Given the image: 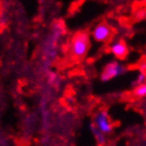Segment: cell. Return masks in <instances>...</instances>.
I'll list each match as a JSON object with an SVG mask.
<instances>
[{
	"instance_id": "cell-1",
	"label": "cell",
	"mask_w": 146,
	"mask_h": 146,
	"mask_svg": "<svg viewBox=\"0 0 146 146\" xmlns=\"http://www.w3.org/2000/svg\"><path fill=\"white\" fill-rule=\"evenodd\" d=\"M90 47L89 35L87 32H78L73 36L71 41V52L76 58H83L88 53Z\"/></svg>"
},
{
	"instance_id": "cell-4",
	"label": "cell",
	"mask_w": 146,
	"mask_h": 146,
	"mask_svg": "<svg viewBox=\"0 0 146 146\" xmlns=\"http://www.w3.org/2000/svg\"><path fill=\"white\" fill-rule=\"evenodd\" d=\"M92 38L96 42H99V43H104L109 41L111 36V29L108 24H98L96 27L92 30Z\"/></svg>"
},
{
	"instance_id": "cell-7",
	"label": "cell",
	"mask_w": 146,
	"mask_h": 146,
	"mask_svg": "<svg viewBox=\"0 0 146 146\" xmlns=\"http://www.w3.org/2000/svg\"><path fill=\"white\" fill-rule=\"evenodd\" d=\"M134 93H135V96L139 97V98L146 97V83H144V84H140V86H136Z\"/></svg>"
},
{
	"instance_id": "cell-6",
	"label": "cell",
	"mask_w": 146,
	"mask_h": 146,
	"mask_svg": "<svg viewBox=\"0 0 146 146\" xmlns=\"http://www.w3.org/2000/svg\"><path fill=\"white\" fill-rule=\"evenodd\" d=\"M92 133L94 135V139H96L98 145H104L105 142H107V135L102 134L100 131H98L96 127H93V126H92Z\"/></svg>"
},
{
	"instance_id": "cell-3",
	"label": "cell",
	"mask_w": 146,
	"mask_h": 146,
	"mask_svg": "<svg viewBox=\"0 0 146 146\" xmlns=\"http://www.w3.org/2000/svg\"><path fill=\"white\" fill-rule=\"evenodd\" d=\"M93 127H96L98 131H100L102 134L108 135L110 134L113 129H114V124H113L110 116L105 110H99L97 111V114L93 118Z\"/></svg>"
},
{
	"instance_id": "cell-5",
	"label": "cell",
	"mask_w": 146,
	"mask_h": 146,
	"mask_svg": "<svg viewBox=\"0 0 146 146\" xmlns=\"http://www.w3.org/2000/svg\"><path fill=\"white\" fill-rule=\"evenodd\" d=\"M109 50H110V53L115 57L116 61L124 60V58L127 56V53H129L127 45L123 41V40H115V41H113L110 43V47H109Z\"/></svg>"
},
{
	"instance_id": "cell-8",
	"label": "cell",
	"mask_w": 146,
	"mask_h": 146,
	"mask_svg": "<svg viewBox=\"0 0 146 146\" xmlns=\"http://www.w3.org/2000/svg\"><path fill=\"white\" fill-rule=\"evenodd\" d=\"M144 83H146V73L141 71V72L137 74V77L135 78V84H136V86H140V84H144Z\"/></svg>"
},
{
	"instance_id": "cell-2",
	"label": "cell",
	"mask_w": 146,
	"mask_h": 146,
	"mask_svg": "<svg viewBox=\"0 0 146 146\" xmlns=\"http://www.w3.org/2000/svg\"><path fill=\"white\" fill-rule=\"evenodd\" d=\"M125 73V67L119 61H109L103 67L100 73V79L103 82H109L111 79H115Z\"/></svg>"
}]
</instances>
